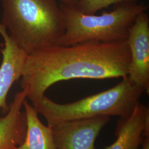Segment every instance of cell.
<instances>
[{
    "instance_id": "6da1fadb",
    "label": "cell",
    "mask_w": 149,
    "mask_h": 149,
    "mask_svg": "<svg viewBox=\"0 0 149 149\" xmlns=\"http://www.w3.org/2000/svg\"><path fill=\"white\" fill-rule=\"evenodd\" d=\"M130 53L126 41H88L69 46L56 44L29 54L20 85L32 103L62 81L103 80L128 76Z\"/></svg>"
},
{
    "instance_id": "7a4b0ae2",
    "label": "cell",
    "mask_w": 149,
    "mask_h": 149,
    "mask_svg": "<svg viewBox=\"0 0 149 149\" xmlns=\"http://www.w3.org/2000/svg\"><path fill=\"white\" fill-rule=\"evenodd\" d=\"M2 24L28 55L58 44L65 22L56 0H2Z\"/></svg>"
},
{
    "instance_id": "3957f363",
    "label": "cell",
    "mask_w": 149,
    "mask_h": 149,
    "mask_svg": "<svg viewBox=\"0 0 149 149\" xmlns=\"http://www.w3.org/2000/svg\"><path fill=\"white\" fill-rule=\"evenodd\" d=\"M145 92L128 76L110 89L66 104L55 102L47 96L32 103L52 127L60 123L111 116L125 118L140 103Z\"/></svg>"
},
{
    "instance_id": "277c9868",
    "label": "cell",
    "mask_w": 149,
    "mask_h": 149,
    "mask_svg": "<svg viewBox=\"0 0 149 149\" xmlns=\"http://www.w3.org/2000/svg\"><path fill=\"white\" fill-rule=\"evenodd\" d=\"M59 6L64 16L65 30L58 44L63 46L88 41H126L129 29L137 16L148 10L145 3L138 1L114 5L112 11L100 15L85 14L74 6Z\"/></svg>"
},
{
    "instance_id": "5b68a950",
    "label": "cell",
    "mask_w": 149,
    "mask_h": 149,
    "mask_svg": "<svg viewBox=\"0 0 149 149\" xmlns=\"http://www.w3.org/2000/svg\"><path fill=\"white\" fill-rule=\"evenodd\" d=\"M130 53L128 77L144 89L149 90V17L140 13L129 29L126 40Z\"/></svg>"
},
{
    "instance_id": "8992f818",
    "label": "cell",
    "mask_w": 149,
    "mask_h": 149,
    "mask_svg": "<svg viewBox=\"0 0 149 149\" xmlns=\"http://www.w3.org/2000/svg\"><path fill=\"white\" fill-rule=\"evenodd\" d=\"M108 117L58 123L52 128L55 149H96V138Z\"/></svg>"
},
{
    "instance_id": "52a82bcc",
    "label": "cell",
    "mask_w": 149,
    "mask_h": 149,
    "mask_svg": "<svg viewBox=\"0 0 149 149\" xmlns=\"http://www.w3.org/2000/svg\"><path fill=\"white\" fill-rule=\"evenodd\" d=\"M0 35L4 40L2 49V61L0 66V109H8L6 98L11 87L21 77L28 54L19 47L8 35L0 22Z\"/></svg>"
},
{
    "instance_id": "ba28073f",
    "label": "cell",
    "mask_w": 149,
    "mask_h": 149,
    "mask_svg": "<svg viewBox=\"0 0 149 149\" xmlns=\"http://www.w3.org/2000/svg\"><path fill=\"white\" fill-rule=\"evenodd\" d=\"M117 139L105 149H139L149 136V109L139 103L130 116L121 118L116 129Z\"/></svg>"
},
{
    "instance_id": "9c48e42d",
    "label": "cell",
    "mask_w": 149,
    "mask_h": 149,
    "mask_svg": "<svg viewBox=\"0 0 149 149\" xmlns=\"http://www.w3.org/2000/svg\"><path fill=\"white\" fill-rule=\"evenodd\" d=\"M26 92L17 93L5 117L0 118V149H16L24 141L27 132L24 111L22 112Z\"/></svg>"
},
{
    "instance_id": "30bf717a",
    "label": "cell",
    "mask_w": 149,
    "mask_h": 149,
    "mask_svg": "<svg viewBox=\"0 0 149 149\" xmlns=\"http://www.w3.org/2000/svg\"><path fill=\"white\" fill-rule=\"evenodd\" d=\"M23 106L27 120V132L23 143L16 149H55L52 128L43 124L38 113L27 99Z\"/></svg>"
},
{
    "instance_id": "8fae6325",
    "label": "cell",
    "mask_w": 149,
    "mask_h": 149,
    "mask_svg": "<svg viewBox=\"0 0 149 149\" xmlns=\"http://www.w3.org/2000/svg\"><path fill=\"white\" fill-rule=\"evenodd\" d=\"M138 0H80L76 7L87 15H95L98 11L111 5L122 3L136 2Z\"/></svg>"
},
{
    "instance_id": "7c38bea8",
    "label": "cell",
    "mask_w": 149,
    "mask_h": 149,
    "mask_svg": "<svg viewBox=\"0 0 149 149\" xmlns=\"http://www.w3.org/2000/svg\"><path fill=\"white\" fill-rule=\"evenodd\" d=\"M58 1L61 2V3L64 5L76 6L77 5L80 0H58Z\"/></svg>"
},
{
    "instance_id": "4fadbf2b",
    "label": "cell",
    "mask_w": 149,
    "mask_h": 149,
    "mask_svg": "<svg viewBox=\"0 0 149 149\" xmlns=\"http://www.w3.org/2000/svg\"><path fill=\"white\" fill-rule=\"evenodd\" d=\"M141 149H149V136L145 137L141 144Z\"/></svg>"
}]
</instances>
